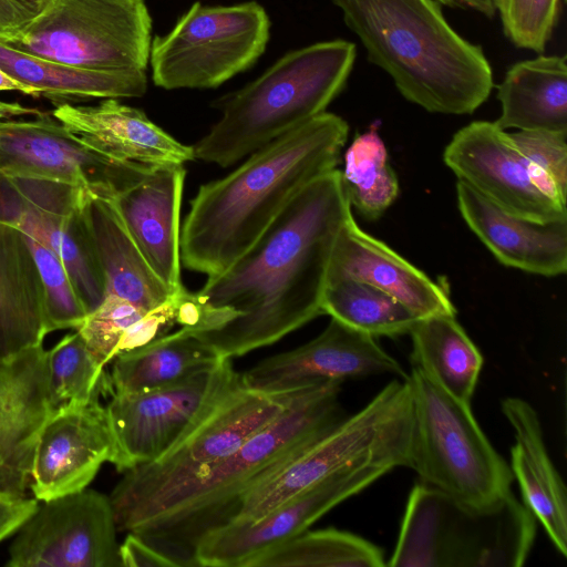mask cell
Returning a JSON list of instances; mask_svg holds the SVG:
<instances>
[{
	"mask_svg": "<svg viewBox=\"0 0 567 567\" xmlns=\"http://www.w3.org/2000/svg\"><path fill=\"white\" fill-rule=\"evenodd\" d=\"M352 217L339 169L312 181L240 258L207 277L195 293L199 331L189 332L231 359L323 315L332 251Z\"/></svg>",
	"mask_w": 567,
	"mask_h": 567,
	"instance_id": "6da1fadb",
	"label": "cell"
},
{
	"mask_svg": "<svg viewBox=\"0 0 567 567\" xmlns=\"http://www.w3.org/2000/svg\"><path fill=\"white\" fill-rule=\"evenodd\" d=\"M348 123L323 112L203 184L181 226V264L207 277L240 258L312 181L336 168Z\"/></svg>",
	"mask_w": 567,
	"mask_h": 567,
	"instance_id": "7a4b0ae2",
	"label": "cell"
},
{
	"mask_svg": "<svg viewBox=\"0 0 567 567\" xmlns=\"http://www.w3.org/2000/svg\"><path fill=\"white\" fill-rule=\"evenodd\" d=\"M340 391L337 381L303 388L233 453L147 504L117 529L140 535L177 567H195L197 542L228 523L241 496L344 417Z\"/></svg>",
	"mask_w": 567,
	"mask_h": 567,
	"instance_id": "3957f363",
	"label": "cell"
},
{
	"mask_svg": "<svg viewBox=\"0 0 567 567\" xmlns=\"http://www.w3.org/2000/svg\"><path fill=\"white\" fill-rule=\"evenodd\" d=\"M368 61L400 94L432 113L472 114L489 96L492 66L481 45L458 34L436 0H331Z\"/></svg>",
	"mask_w": 567,
	"mask_h": 567,
	"instance_id": "277c9868",
	"label": "cell"
},
{
	"mask_svg": "<svg viewBox=\"0 0 567 567\" xmlns=\"http://www.w3.org/2000/svg\"><path fill=\"white\" fill-rule=\"evenodd\" d=\"M357 56L337 39L290 51L255 81L213 103L219 120L193 147L195 158L228 167L326 112Z\"/></svg>",
	"mask_w": 567,
	"mask_h": 567,
	"instance_id": "5b68a950",
	"label": "cell"
},
{
	"mask_svg": "<svg viewBox=\"0 0 567 567\" xmlns=\"http://www.w3.org/2000/svg\"><path fill=\"white\" fill-rule=\"evenodd\" d=\"M413 405L408 378L386 384L368 404L344 416L239 499L227 524L251 523L336 473L410 466ZM226 524V525H227Z\"/></svg>",
	"mask_w": 567,
	"mask_h": 567,
	"instance_id": "8992f818",
	"label": "cell"
},
{
	"mask_svg": "<svg viewBox=\"0 0 567 567\" xmlns=\"http://www.w3.org/2000/svg\"><path fill=\"white\" fill-rule=\"evenodd\" d=\"M536 518L511 492L473 508L419 482L409 494L392 567H520L532 551Z\"/></svg>",
	"mask_w": 567,
	"mask_h": 567,
	"instance_id": "52a82bcc",
	"label": "cell"
},
{
	"mask_svg": "<svg viewBox=\"0 0 567 567\" xmlns=\"http://www.w3.org/2000/svg\"><path fill=\"white\" fill-rule=\"evenodd\" d=\"M408 381L413 405L409 467L420 482L473 508L501 502L512 492L514 477L471 404L446 393L415 367Z\"/></svg>",
	"mask_w": 567,
	"mask_h": 567,
	"instance_id": "ba28073f",
	"label": "cell"
},
{
	"mask_svg": "<svg viewBox=\"0 0 567 567\" xmlns=\"http://www.w3.org/2000/svg\"><path fill=\"white\" fill-rule=\"evenodd\" d=\"M152 18L144 0H45L2 42L33 56L99 71H146Z\"/></svg>",
	"mask_w": 567,
	"mask_h": 567,
	"instance_id": "9c48e42d",
	"label": "cell"
},
{
	"mask_svg": "<svg viewBox=\"0 0 567 567\" xmlns=\"http://www.w3.org/2000/svg\"><path fill=\"white\" fill-rule=\"evenodd\" d=\"M308 386V385H307ZM299 388L259 392L241 380L157 460L124 472L110 501L118 527L131 515L238 449L282 413Z\"/></svg>",
	"mask_w": 567,
	"mask_h": 567,
	"instance_id": "30bf717a",
	"label": "cell"
},
{
	"mask_svg": "<svg viewBox=\"0 0 567 567\" xmlns=\"http://www.w3.org/2000/svg\"><path fill=\"white\" fill-rule=\"evenodd\" d=\"M269 37L270 20L258 2L196 1L169 32L152 40L153 83L165 90L217 87L249 69L265 52Z\"/></svg>",
	"mask_w": 567,
	"mask_h": 567,
	"instance_id": "8fae6325",
	"label": "cell"
},
{
	"mask_svg": "<svg viewBox=\"0 0 567 567\" xmlns=\"http://www.w3.org/2000/svg\"><path fill=\"white\" fill-rule=\"evenodd\" d=\"M240 379L230 359L177 383L142 393H112L105 406L118 472L163 455Z\"/></svg>",
	"mask_w": 567,
	"mask_h": 567,
	"instance_id": "7c38bea8",
	"label": "cell"
},
{
	"mask_svg": "<svg viewBox=\"0 0 567 567\" xmlns=\"http://www.w3.org/2000/svg\"><path fill=\"white\" fill-rule=\"evenodd\" d=\"M85 189L0 172V224L13 226L54 251L87 312L106 296V284L85 214Z\"/></svg>",
	"mask_w": 567,
	"mask_h": 567,
	"instance_id": "4fadbf2b",
	"label": "cell"
},
{
	"mask_svg": "<svg viewBox=\"0 0 567 567\" xmlns=\"http://www.w3.org/2000/svg\"><path fill=\"white\" fill-rule=\"evenodd\" d=\"M151 166L113 158L85 143L56 118L0 121V172L74 185L114 199Z\"/></svg>",
	"mask_w": 567,
	"mask_h": 567,
	"instance_id": "5bb4252c",
	"label": "cell"
},
{
	"mask_svg": "<svg viewBox=\"0 0 567 567\" xmlns=\"http://www.w3.org/2000/svg\"><path fill=\"white\" fill-rule=\"evenodd\" d=\"M9 548L10 567H122L109 496L83 489L38 505Z\"/></svg>",
	"mask_w": 567,
	"mask_h": 567,
	"instance_id": "9a60e30c",
	"label": "cell"
},
{
	"mask_svg": "<svg viewBox=\"0 0 567 567\" xmlns=\"http://www.w3.org/2000/svg\"><path fill=\"white\" fill-rule=\"evenodd\" d=\"M386 473L373 467L342 471L292 496L255 522L215 528L197 542L193 555L195 567H243L256 554L307 530L330 509Z\"/></svg>",
	"mask_w": 567,
	"mask_h": 567,
	"instance_id": "2e32d148",
	"label": "cell"
},
{
	"mask_svg": "<svg viewBox=\"0 0 567 567\" xmlns=\"http://www.w3.org/2000/svg\"><path fill=\"white\" fill-rule=\"evenodd\" d=\"M443 159L460 182L507 213L540 223L567 217L566 206L536 186L526 159L494 122L475 121L458 130Z\"/></svg>",
	"mask_w": 567,
	"mask_h": 567,
	"instance_id": "e0dca14e",
	"label": "cell"
},
{
	"mask_svg": "<svg viewBox=\"0 0 567 567\" xmlns=\"http://www.w3.org/2000/svg\"><path fill=\"white\" fill-rule=\"evenodd\" d=\"M379 374L408 377L400 362L384 351L375 338L331 318L318 337L261 360L240 373V380L248 389L272 393Z\"/></svg>",
	"mask_w": 567,
	"mask_h": 567,
	"instance_id": "ac0fdd59",
	"label": "cell"
},
{
	"mask_svg": "<svg viewBox=\"0 0 567 567\" xmlns=\"http://www.w3.org/2000/svg\"><path fill=\"white\" fill-rule=\"evenodd\" d=\"M113 455V439L100 400L55 411L35 447L30 488L44 502L87 487Z\"/></svg>",
	"mask_w": 567,
	"mask_h": 567,
	"instance_id": "d6986e66",
	"label": "cell"
},
{
	"mask_svg": "<svg viewBox=\"0 0 567 567\" xmlns=\"http://www.w3.org/2000/svg\"><path fill=\"white\" fill-rule=\"evenodd\" d=\"M53 413L42 344L0 359V493L25 496L38 440Z\"/></svg>",
	"mask_w": 567,
	"mask_h": 567,
	"instance_id": "ffe728a7",
	"label": "cell"
},
{
	"mask_svg": "<svg viewBox=\"0 0 567 567\" xmlns=\"http://www.w3.org/2000/svg\"><path fill=\"white\" fill-rule=\"evenodd\" d=\"M184 165L151 166L114 199L126 228L151 268L171 292L181 281V207Z\"/></svg>",
	"mask_w": 567,
	"mask_h": 567,
	"instance_id": "44dd1931",
	"label": "cell"
},
{
	"mask_svg": "<svg viewBox=\"0 0 567 567\" xmlns=\"http://www.w3.org/2000/svg\"><path fill=\"white\" fill-rule=\"evenodd\" d=\"M343 277L383 290L419 319L456 315L443 281L433 280L383 241L362 230L353 217L338 236L327 282Z\"/></svg>",
	"mask_w": 567,
	"mask_h": 567,
	"instance_id": "7402d4cb",
	"label": "cell"
},
{
	"mask_svg": "<svg viewBox=\"0 0 567 567\" xmlns=\"http://www.w3.org/2000/svg\"><path fill=\"white\" fill-rule=\"evenodd\" d=\"M460 213L497 260L545 277L567 270V217L540 223L507 213L457 181Z\"/></svg>",
	"mask_w": 567,
	"mask_h": 567,
	"instance_id": "603a6c76",
	"label": "cell"
},
{
	"mask_svg": "<svg viewBox=\"0 0 567 567\" xmlns=\"http://www.w3.org/2000/svg\"><path fill=\"white\" fill-rule=\"evenodd\" d=\"M54 118L100 152L145 166L184 165L195 158L185 145L153 123L138 109L117 99H104L95 106L62 102Z\"/></svg>",
	"mask_w": 567,
	"mask_h": 567,
	"instance_id": "cb8c5ba5",
	"label": "cell"
},
{
	"mask_svg": "<svg viewBox=\"0 0 567 567\" xmlns=\"http://www.w3.org/2000/svg\"><path fill=\"white\" fill-rule=\"evenodd\" d=\"M502 412L514 432L511 471L523 503L544 527L549 540L567 555V493L544 439L536 410L524 399L506 398Z\"/></svg>",
	"mask_w": 567,
	"mask_h": 567,
	"instance_id": "d4e9b609",
	"label": "cell"
},
{
	"mask_svg": "<svg viewBox=\"0 0 567 567\" xmlns=\"http://www.w3.org/2000/svg\"><path fill=\"white\" fill-rule=\"evenodd\" d=\"M47 334L44 288L25 235L0 224V359L41 346Z\"/></svg>",
	"mask_w": 567,
	"mask_h": 567,
	"instance_id": "484cf974",
	"label": "cell"
},
{
	"mask_svg": "<svg viewBox=\"0 0 567 567\" xmlns=\"http://www.w3.org/2000/svg\"><path fill=\"white\" fill-rule=\"evenodd\" d=\"M85 214L104 274L106 295L150 311L172 295L148 265L126 228L113 199L89 194Z\"/></svg>",
	"mask_w": 567,
	"mask_h": 567,
	"instance_id": "4316f807",
	"label": "cell"
},
{
	"mask_svg": "<svg viewBox=\"0 0 567 567\" xmlns=\"http://www.w3.org/2000/svg\"><path fill=\"white\" fill-rule=\"evenodd\" d=\"M502 130L567 133L566 55H543L508 68L497 85Z\"/></svg>",
	"mask_w": 567,
	"mask_h": 567,
	"instance_id": "83f0119b",
	"label": "cell"
},
{
	"mask_svg": "<svg viewBox=\"0 0 567 567\" xmlns=\"http://www.w3.org/2000/svg\"><path fill=\"white\" fill-rule=\"evenodd\" d=\"M0 69L52 100L141 97L147 91L142 70L99 71L30 55L0 42Z\"/></svg>",
	"mask_w": 567,
	"mask_h": 567,
	"instance_id": "f1b7e54d",
	"label": "cell"
},
{
	"mask_svg": "<svg viewBox=\"0 0 567 567\" xmlns=\"http://www.w3.org/2000/svg\"><path fill=\"white\" fill-rule=\"evenodd\" d=\"M213 349L185 328L116 355L107 374L110 394L164 388L217 364Z\"/></svg>",
	"mask_w": 567,
	"mask_h": 567,
	"instance_id": "f546056e",
	"label": "cell"
},
{
	"mask_svg": "<svg viewBox=\"0 0 567 567\" xmlns=\"http://www.w3.org/2000/svg\"><path fill=\"white\" fill-rule=\"evenodd\" d=\"M409 334L413 367L456 400L471 404L484 360L455 316L419 319Z\"/></svg>",
	"mask_w": 567,
	"mask_h": 567,
	"instance_id": "4dcf8cb0",
	"label": "cell"
},
{
	"mask_svg": "<svg viewBox=\"0 0 567 567\" xmlns=\"http://www.w3.org/2000/svg\"><path fill=\"white\" fill-rule=\"evenodd\" d=\"M383 550L333 527L305 530L249 558L243 567H383Z\"/></svg>",
	"mask_w": 567,
	"mask_h": 567,
	"instance_id": "1f68e13d",
	"label": "cell"
},
{
	"mask_svg": "<svg viewBox=\"0 0 567 567\" xmlns=\"http://www.w3.org/2000/svg\"><path fill=\"white\" fill-rule=\"evenodd\" d=\"M321 309L323 315L373 338L410 333L419 320L389 293L348 277L327 282Z\"/></svg>",
	"mask_w": 567,
	"mask_h": 567,
	"instance_id": "d6a6232c",
	"label": "cell"
},
{
	"mask_svg": "<svg viewBox=\"0 0 567 567\" xmlns=\"http://www.w3.org/2000/svg\"><path fill=\"white\" fill-rule=\"evenodd\" d=\"M341 178L351 207L367 219L379 218L399 195L398 177L375 130L358 135L349 145Z\"/></svg>",
	"mask_w": 567,
	"mask_h": 567,
	"instance_id": "836d02e7",
	"label": "cell"
},
{
	"mask_svg": "<svg viewBox=\"0 0 567 567\" xmlns=\"http://www.w3.org/2000/svg\"><path fill=\"white\" fill-rule=\"evenodd\" d=\"M48 383L53 412L86 404L110 393L104 367L76 332L65 336L47 351Z\"/></svg>",
	"mask_w": 567,
	"mask_h": 567,
	"instance_id": "e575fe53",
	"label": "cell"
},
{
	"mask_svg": "<svg viewBox=\"0 0 567 567\" xmlns=\"http://www.w3.org/2000/svg\"><path fill=\"white\" fill-rule=\"evenodd\" d=\"M508 136L526 159L536 186L547 197L566 206L567 133L518 131Z\"/></svg>",
	"mask_w": 567,
	"mask_h": 567,
	"instance_id": "d590c367",
	"label": "cell"
},
{
	"mask_svg": "<svg viewBox=\"0 0 567 567\" xmlns=\"http://www.w3.org/2000/svg\"><path fill=\"white\" fill-rule=\"evenodd\" d=\"M25 238L39 268L44 288L47 332L69 328L78 329L86 318L87 312L64 264L54 251L38 240L28 235H25Z\"/></svg>",
	"mask_w": 567,
	"mask_h": 567,
	"instance_id": "8d00e7d4",
	"label": "cell"
},
{
	"mask_svg": "<svg viewBox=\"0 0 567 567\" xmlns=\"http://www.w3.org/2000/svg\"><path fill=\"white\" fill-rule=\"evenodd\" d=\"M563 0H494L505 37L517 48L543 53L559 20Z\"/></svg>",
	"mask_w": 567,
	"mask_h": 567,
	"instance_id": "74e56055",
	"label": "cell"
},
{
	"mask_svg": "<svg viewBox=\"0 0 567 567\" xmlns=\"http://www.w3.org/2000/svg\"><path fill=\"white\" fill-rule=\"evenodd\" d=\"M147 311L115 295H106L76 329L94 357L106 365L117 354L127 329Z\"/></svg>",
	"mask_w": 567,
	"mask_h": 567,
	"instance_id": "f35d334b",
	"label": "cell"
},
{
	"mask_svg": "<svg viewBox=\"0 0 567 567\" xmlns=\"http://www.w3.org/2000/svg\"><path fill=\"white\" fill-rule=\"evenodd\" d=\"M183 289L134 322L122 338L116 355L140 348L168 333L176 323L177 305Z\"/></svg>",
	"mask_w": 567,
	"mask_h": 567,
	"instance_id": "ab89813d",
	"label": "cell"
},
{
	"mask_svg": "<svg viewBox=\"0 0 567 567\" xmlns=\"http://www.w3.org/2000/svg\"><path fill=\"white\" fill-rule=\"evenodd\" d=\"M122 567H177L176 563L135 533L120 544Z\"/></svg>",
	"mask_w": 567,
	"mask_h": 567,
	"instance_id": "60d3db41",
	"label": "cell"
},
{
	"mask_svg": "<svg viewBox=\"0 0 567 567\" xmlns=\"http://www.w3.org/2000/svg\"><path fill=\"white\" fill-rule=\"evenodd\" d=\"M45 0H0V42L17 34L42 9Z\"/></svg>",
	"mask_w": 567,
	"mask_h": 567,
	"instance_id": "b9f144b4",
	"label": "cell"
},
{
	"mask_svg": "<svg viewBox=\"0 0 567 567\" xmlns=\"http://www.w3.org/2000/svg\"><path fill=\"white\" fill-rule=\"evenodd\" d=\"M39 501L0 493V542L16 533L37 509Z\"/></svg>",
	"mask_w": 567,
	"mask_h": 567,
	"instance_id": "7bdbcfd3",
	"label": "cell"
},
{
	"mask_svg": "<svg viewBox=\"0 0 567 567\" xmlns=\"http://www.w3.org/2000/svg\"><path fill=\"white\" fill-rule=\"evenodd\" d=\"M441 6L452 9H471L482 13L487 18L495 16L496 9L494 0H436Z\"/></svg>",
	"mask_w": 567,
	"mask_h": 567,
	"instance_id": "ee69618b",
	"label": "cell"
},
{
	"mask_svg": "<svg viewBox=\"0 0 567 567\" xmlns=\"http://www.w3.org/2000/svg\"><path fill=\"white\" fill-rule=\"evenodd\" d=\"M1 91H19L27 95L38 96L34 90L13 79L0 69V92Z\"/></svg>",
	"mask_w": 567,
	"mask_h": 567,
	"instance_id": "f6af8a7d",
	"label": "cell"
},
{
	"mask_svg": "<svg viewBox=\"0 0 567 567\" xmlns=\"http://www.w3.org/2000/svg\"><path fill=\"white\" fill-rule=\"evenodd\" d=\"M34 109L24 107L18 103H7L0 101V118L14 116V115H24V114H39Z\"/></svg>",
	"mask_w": 567,
	"mask_h": 567,
	"instance_id": "bcb514c9",
	"label": "cell"
}]
</instances>
